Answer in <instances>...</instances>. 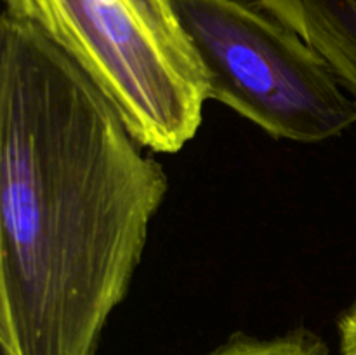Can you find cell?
Instances as JSON below:
<instances>
[{
  "label": "cell",
  "mask_w": 356,
  "mask_h": 355,
  "mask_svg": "<svg viewBox=\"0 0 356 355\" xmlns=\"http://www.w3.org/2000/svg\"><path fill=\"white\" fill-rule=\"evenodd\" d=\"M90 77L26 21L0 17V347L96 355L167 195Z\"/></svg>",
  "instance_id": "1"
},
{
  "label": "cell",
  "mask_w": 356,
  "mask_h": 355,
  "mask_svg": "<svg viewBox=\"0 0 356 355\" xmlns=\"http://www.w3.org/2000/svg\"><path fill=\"white\" fill-rule=\"evenodd\" d=\"M106 94L146 150L176 153L197 136L209 100L176 0H3Z\"/></svg>",
  "instance_id": "2"
},
{
  "label": "cell",
  "mask_w": 356,
  "mask_h": 355,
  "mask_svg": "<svg viewBox=\"0 0 356 355\" xmlns=\"http://www.w3.org/2000/svg\"><path fill=\"white\" fill-rule=\"evenodd\" d=\"M209 100L275 139L322 143L356 124V100L329 63L256 0H176Z\"/></svg>",
  "instance_id": "3"
},
{
  "label": "cell",
  "mask_w": 356,
  "mask_h": 355,
  "mask_svg": "<svg viewBox=\"0 0 356 355\" xmlns=\"http://www.w3.org/2000/svg\"><path fill=\"white\" fill-rule=\"evenodd\" d=\"M305 38L356 100V0H256Z\"/></svg>",
  "instance_id": "4"
},
{
  "label": "cell",
  "mask_w": 356,
  "mask_h": 355,
  "mask_svg": "<svg viewBox=\"0 0 356 355\" xmlns=\"http://www.w3.org/2000/svg\"><path fill=\"white\" fill-rule=\"evenodd\" d=\"M209 355H329V348L308 329H296L273 340L233 336Z\"/></svg>",
  "instance_id": "5"
},
{
  "label": "cell",
  "mask_w": 356,
  "mask_h": 355,
  "mask_svg": "<svg viewBox=\"0 0 356 355\" xmlns=\"http://www.w3.org/2000/svg\"><path fill=\"white\" fill-rule=\"evenodd\" d=\"M339 345L343 355H356V303L341 315L337 322Z\"/></svg>",
  "instance_id": "6"
}]
</instances>
